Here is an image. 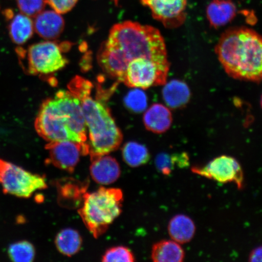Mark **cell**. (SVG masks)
Here are the masks:
<instances>
[{
    "label": "cell",
    "instance_id": "obj_30",
    "mask_svg": "<svg viewBox=\"0 0 262 262\" xmlns=\"http://www.w3.org/2000/svg\"><path fill=\"white\" fill-rule=\"evenodd\" d=\"M248 261H262V245L252 250L250 255H249Z\"/></svg>",
    "mask_w": 262,
    "mask_h": 262
},
{
    "label": "cell",
    "instance_id": "obj_19",
    "mask_svg": "<svg viewBox=\"0 0 262 262\" xmlns=\"http://www.w3.org/2000/svg\"><path fill=\"white\" fill-rule=\"evenodd\" d=\"M185 252L181 245L173 240H163L153 245L151 258L155 262H182Z\"/></svg>",
    "mask_w": 262,
    "mask_h": 262
},
{
    "label": "cell",
    "instance_id": "obj_20",
    "mask_svg": "<svg viewBox=\"0 0 262 262\" xmlns=\"http://www.w3.org/2000/svg\"><path fill=\"white\" fill-rule=\"evenodd\" d=\"M162 95L167 105L172 109H177L188 102L191 93L188 85L184 82L173 80L165 84Z\"/></svg>",
    "mask_w": 262,
    "mask_h": 262
},
{
    "label": "cell",
    "instance_id": "obj_15",
    "mask_svg": "<svg viewBox=\"0 0 262 262\" xmlns=\"http://www.w3.org/2000/svg\"><path fill=\"white\" fill-rule=\"evenodd\" d=\"M34 29L46 40L60 37L64 28V20L60 14L54 11H42L35 16Z\"/></svg>",
    "mask_w": 262,
    "mask_h": 262
},
{
    "label": "cell",
    "instance_id": "obj_25",
    "mask_svg": "<svg viewBox=\"0 0 262 262\" xmlns=\"http://www.w3.org/2000/svg\"><path fill=\"white\" fill-rule=\"evenodd\" d=\"M124 101L126 106L135 113L143 112L147 105L146 95L139 88L129 91L124 98Z\"/></svg>",
    "mask_w": 262,
    "mask_h": 262
},
{
    "label": "cell",
    "instance_id": "obj_27",
    "mask_svg": "<svg viewBox=\"0 0 262 262\" xmlns=\"http://www.w3.org/2000/svg\"><path fill=\"white\" fill-rule=\"evenodd\" d=\"M47 0H17L18 7L22 14L35 17L43 11Z\"/></svg>",
    "mask_w": 262,
    "mask_h": 262
},
{
    "label": "cell",
    "instance_id": "obj_12",
    "mask_svg": "<svg viewBox=\"0 0 262 262\" xmlns=\"http://www.w3.org/2000/svg\"><path fill=\"white\" fill-rule=\"evenodd\" d=\"M58 191V202L62 207L77 208L83 204L86 194L88 182L73 178H64L55 183Z\"/></svg>",
    "mask_w": 262,
    "mask_h": 262
},
{
    "label": "cell",
    "instance_id": "obj_18",
    "mask_svg": "<svg viewBox=\"0 0 262 262\" xmlns=\"http://www.w3.org/2000/svg\"><path fill=\"white\" fill-rule=\"evenodd\" d=\"M168 232L172 240L180 245L186 244L194 238L196 227L194 221L189 216L185 214H178L169 221Z\"/></svg>",
    "mask_w": 262,
    "mask_h": 262
},
{
    "label": "cell",
    "instance_id": "obj_13",
    "mask_svg": "<svg viewBox=\"0 0 262 262\" xmlns=\"http://www.w3.org/2000/svg\"><path fill=\"white\" fill-rule=\"evenodd\" d=\"M91 159V175L98 184L110 185L119 179L121 169L119 163L114 157L106 155L94 157Z\"/></svg>",
    "mask_w": 262,
    "mask_h": 262
},
{
    "label": "cell",
    "instance_id": "obj_6",
    "mask_svg": "<svg viewBox=\"0 0 262 262\" xmlns=\"http://www.w3.org/2000/svg\"><path fill=\"white\" fill-rule=\"evenodd\" d=\"M0 184L3 191L18 198H29L38 190L48 188L45 177L35 174L0 159Z\"/></svg>",
    "mask_w": 262,
    "mask_h": 262
},
{
    "label": "cell",
    "instance_id": "obj_23",
    "mask_svg": "<svg viewBox=\"0 0 262 262\" xmlns=\"http://www.w3.org/2000/svg\"><path fill=\"white\" fill-rule=\"evenodd\" d=\"M124 161L130 167L136 168L149 161L150 155L145 146L135 142L124 144L122 148Z\"/></svg>",
    "mask_w": 262,
    "mask_h": 262
},
{
    "label": "cell",
    "instance_id": "obj_11",
    "mask_svg": "<svg viewBox=\"0 0 262 262\" xmlns=\"http://www.w3.org/2000/svg\"><path fill=\"white\" fill-rule=\"evenodd\" d=\"M45 148L49 151V163L70 173L74 171L80 156H85L83 146L74 141L48 142Z\"/></svg>",
    "mask_w": 262,
    "mask_h": 262
},
{
    "label": "cell",
    "instance_id": "obj_17",
    "mask_svg": "<svg viewBox=\"0 0 262 262\" xmlns=\"http://www.w3.org/2000/svg\"><path fill=\"white\" fill-rule=\"evenodd\" d=\"M236 11V6L232 0H212L206 9V16L213 27L219 28L231 21Z\"/></svg>",
    "mask_w": 262,
    "mask_h": 262
},
{
    "label": "cell",
    "instance_id": "obj_28",
    "mask_svg": "<svg viewBox=\"0 0 262 262\" xmlns=\"http://www.w3.org/2000/svg\"><path fill=\"white\" fill-rule=\"evenodd\" d=\"M156 166L158 171L164 176H169L178 166L177 155L170 156L166 153H160L156 159Z\"/></svg>",
    "mask_w": 262,
    "mask_h": 262
},
{
    "label": "cell",
    "instance_id": "obj_29",
    "mask_svg": "<svg viewBox=\"0 0 262 262\" xmlns=\"http://www.w3.org/2000/svg\"><path fill=\"white\" fill-rule=\"evenodd\" d=\"M48 4L55 11L60 14H66L71 11L76 5L78 0H47Z\"/></svg>",
    "mask_w": 262,
    "mask_h": 262
},
{
    "label": "cell",
    "instance_id": "obj_4",
    "mask_svg": "<svg viewBox=\"0 0 262 262\" xmlns=\"http://www.w3.org/2000/svg\"><path fill=\"white\" fill-rule=\"evenodd\" d=\"M106 43L119 50L129 62L146 58L169 64L165 40L158 29L126 21L113 26Z\"/></svg>",
    "mask_w": 262,
    "mask_h": 262
},
{
    "label": "cell",
    "instance_id": "obj_1",
    "mask_svg": "<svg viewBox=\"0 0 262 262\" xmlns=\"http://www.w3.org/2000/svg\"><path fill=\"white\" fill-rule=\"evenodd\" d=\"M38 135L48 142L71 140L89 155L87 127L80 101L70 91H60L42 103L35 122Z\"/></svg>",
    "mask_w": 262,
    "mask_h": 262
},
{
    "label": "cell",
    "instance_id": "obj_24",
    "mask_svg": "<svg viewBox=\"0 0 262 262\" xmlns=\"http://www.w3.org/2000/svg\"><path fill=\"white\" fill-rule=\"evenodd\" d=\"M10 258L15 262H31L35 256V248L28 241H19L10 246L8 250Z\"/></svg>",
    "mask_w": 262,
    "mask_h": 262
},
{
    "label": "cell",
    "instance_id": "obj_10",
    "mask_svg": "<svg viewBox=\"0 0 262 262\" xmlns=\"http://www.w3.org/2000/svg\"><path fill=\"white\" fill-rule=\"evenodd\" d=\"M156 20L168 28H178L185 22L188 0H140Z\"/></svg>",
    "mask_w": 262,
    "mask_h": 262
},
{
    "label": "cell",
    "instance_id": "obj_9",
    "mask_svg": "<svg viewBox=\"0 0 262 262\" xmlns=\"http://www.w3.org/2000/svg\"><path fill=\"white\" fill-rule=\"evenodd\" d=\"M191 171L223 184L234 183L238 189L244 188L243 169L237 160L230 156L222 155L215 157L205 165L192 166Z\"/></svg>",
    "mask_w": 262,
    "mask_h": 262
},
{
    "label": "cell",
    "instance_id": "obj_31",
    "mask_svg": "<svg viewBox=\"0 0 262 262\" xmlns=\"http://www.w3.org/2000/svg\"><path fill=\"white\" fill-rule=\"evenodd\" d=\"M261 107H262V97H261Z\"/></svg>",
    "mask_w": 262,
    "mask_h": 262
},
{
    "label": "cell",
    "instance_id": "obj_2",
    "mask_svg": "<svg viewBox=\"0 0 262 262\" xmlns=\"http://www.w3.org/2000/svg\"><path fill=\"white\" fill-rule=\"evenodd\" d=\"M215 51L229 76L262 80V37L256 32L245 27L229 29L222 35Z\"/></svg>",
    "mask_w": 262,
    "mask_h": 262
},
{
    "label": "cell",
    "instance_id": "obj_8",
    "mask_svg": "<svg viewBox=\"0 0 262 262\" xmlns=\"http://www.w3.org/2000/svg\"><path fill=\"white\" fill-rule=\"evenodd\" d=\"M56 42L42 41L32 45L24 53L27 57L29 74L47 75L56 73L67 65L68 61Z\"/></svg>",
    "mask_w": 262,
    "mask_h": 262
},
{
    "label": "cell",
    "instance_id": "obj_21",
    "mask_svg": "<svg viewBox=\"0 0 262 262\" xmlns=\"http://www.w3.org/2000/svg\"><path fill=\"white\" fill-rule=\"evenodd\" d=\"M34 26L30 16L18 14L13 16L10 23L9 31L10 37L14 43L24 45L34 34Z\"/></svg>",
    "mask_w": 262,
    "mask_h": 262
},
{
    "label": "cell",
    "instance_id": "obj_7",
    "mask_svg": "<svg viewBox=\"0 0 262 262\" xmlns=\"http://www.w3.org/2000/svg\"><path fill=\"white\" fill-rule=\"evenodd\" d=\"M169 64H163L146 58L131 60L126 69L122 83L127 86L146 90L166 83Z\"/></svg>",
    "mask_w": 262,
    "mask_h": 262
},
{
    "label": "cell",
    "instance_id": "obj_3",
    "mask_svg": "<svg viewBox=\"0 0 262 262\" xmlns=\"http://www.w3.org/2000/svg\"><path fill=\"white\" fill-rule=\"evenodd\" d=\"M69 91L80 100L86 122L91 158L109 155L117 150L123 135L104 104L91 96L93 84L83 78L77 77L68 85Z\"/></svg>",
    "mask_w": 262,
    "mask_h": 262
},
{
    "label": "cell",
    "instance_id": "obj_16",
    "mask_svg": "<svg viewBox=\"0 0 262 262\" xmlns=\"http://www.w3.org/2000/svg\"><path fill=\"white\" fill-rule=\"evenodd\" d=\"M146 128L156 134L166 132L172 123V116L168 107L162 104H154L146 111L143 116Z\"/></svg>",
    "mask_w": 262,
    "mask_h": 262
},
{
    "label": "cell",
    "instance_id": "obj_14",
    "mask_svg": "<svg viewBox=\"0 0 262 262\" xmlns=\"http://www.w3.org/2000/svg\"><path fill=\"white\" fill-rule=\"evenodd\" d=\"M98 60L108 75L122 82L129 61L117 49L105 42L98 54Z\"/></svg>",
    "mask_w": 262,
    "mask_h": 262
},
{
    "label": "cell",
    "instance_id": "obj_5",
    "mask_svg": "<svg viewBox=\"0 0 262 262\" xmlns=\"http://www.w3.org/2000/svg\"><path fill=\"white\" fill-rule=\"evenodd\" d=\"M123 194L119 188L100 187L84 195L78 213L88 230L95 238L107 231L122 211Z\"/></svg>",
    "mask_w": 262,
    "mask_h": 262
},
{
    "label": "cell",
    "instance_id": "obj_26",
    "mask_svg": "<svg viewBox=\"0 0 262 262\" xmlns=\"http://www.w3.org/2000/svg\"><path fill=\"white\" fill-rule=\"evenodd\" d=\"M135 260L133 252L123 246L108 249L101 259L103 262H133Z\"/></svg>",
    "mask_w": 262,
    "mask_h": 262
},
{
    "label": "cell",
    "instance_id": "obj_22",
    "mask_svg": "<svg viewBox=\"0 0 262 262\" xmlns=\"http://www.w3.org/2000/svg\"><path fill=\"white\" fill-rule=\"evenodd\" d=\"M82 238L75 229L67 228L59 232L55 243L60 253L71 257L79 252L82 245Z\"/></svg>",
    "mask_w": 262,
    "mask_h": 262
}]
</instances>
